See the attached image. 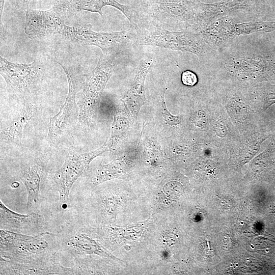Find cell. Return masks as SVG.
Here are the masks:
<instances>
[{
  "label": "cell",
  "instance_id": "obj_1",
  "mask_svg": "<svg viewBox=\"0 0 275 275\" xmlns=\"http://www.w3.org/2000/svg\"><path fill=\"white\" fill-rule=\"evenodd\" d=\"M51 234L27 235L10 230L0 231L1 258L20 263L47 265L57 262L52 249Z\"/></svg>",
  "mask_w": 275,
  "mask_h": 275
},
{
  "label": "cell",
  "instance_id": "obj_2",
  "mask_svg": "<svg viewBox=\"0 0 275 275\" xmlns=\"http://www.w3.org/2000/svg\"><path fill=\"white\" fill-rule=\"evenodd\" d=\"M136 45H148L174 50L189 52L200 57L205 50V41L199 33L182 31H174L141 25L134 29Z\"/></svg>",
  "mask_w": 275,
  "mask_h": 275
},
{
  "label": "cell",
  "instance_id": "obj_3",
  "mask_svg": "<svg viewBox=\"0 0 275 275\" xmlns=\"http://www.w3.org/2000/svg\"><path fill=\"white\" fill-rule=\"evenodd\" d=\"M142 16L152 27L171 31L187 27L191 11L182 0H144Z\"/></svg>",
  "mask_w": 275,
  "mask_h": 275
},
{
  "label": "cell",
  "instance_id": "obj_4",
  "mask_svg": "<svg viewBox=\"0 0 275 275\" xmlns=\"http://www.w3.org/2000/svg\"><path fill=\"white\" fill-rule=\"evenodd\" d=\"M116 57L101 52L96 67L85 81L79 101L78 120L81 123L90 122L98 98L114 69Z\"/></svg>",
  "mask_w": 275,
  "mask_h": 275
},
{
  "label": "cell",
  "instance_id": "obj_5",
  "mask_svg": "<svg viewBox=\"0 0 275 275\" xmlns=\"http://www.w3.org/2000/svg\"><path fill=\"white\" fill-rule=\"evenodd\" d=\"M109 149L107 140L102 146L95 150L67 156L59 169L49 172L59 192L60 202L64 203L67 201L72 185L87 170L92 160Z\"/></svg>",
  "mask_w": 275,
  "mask_h": 275
},
{
  "label": "cell",
  "instance_id": "obj_6",
  "mask_svg": "<svg viewBox=\"0 0 275 275\" xmlns=\"http://www.w3.org/2000/svg\"><path fill=\"white\" fill-rule=\"evenodd\" d=\"M64 69L69 84V91L65 102L59 112L50 118L48 135L52 141H56L75 114L77 107L76 97L84 85V74L80 67L67 66L57 62Z\"/></svg>",
  "mask_w": 275,
  "mask_h": 275
},
{
  "label": "cell",
  "instance_id": "obj_7",
  "mask_svg": "<svg viewBox=\"0 0 275 275\" xmlns=\"http://www.w3.org/2000/svg\"><path fill=\"white\" fill-rule=\"evenodd\" d=\"M132 36L129 31L97 32L90 24L72 26L70 39L84 45H94L103 54L117 56Z\"/></svg>",
  "mask_w": 275,
  "mask_h": 275
},
{
  "label": "cell",
  "instance_id": "obj_8",
  "mask_svg": "<svg viewBox=\"0 0 275 275\" xmlns=\"http://www.w3.org/2000/svg\"><path fill=\"white\" fill-rule=\"evenodd\" d=\"M71 29L55 7L46 10L26 9L24 32L30 38L59 34L70 39Z\"/></svg>",
  "mask_w": 275,
  "mask_h": 275
},
{
  "label": "cell",
  "instance_id": "obj_9",
  "mask_svg": "<svg viewBox=\"0 0 275 275\" xmlns=\"http://www.w3.org/2000/svg\"><path fill=\"white\" fill-rule=\"evenodd\" d=\"M39 71L35 61L30 64H20L0 57L1 75L10 91L22 93L29 91L38 79Z\"/></svg>",
  "mask_w": 275,
  "mask_h": 275
},
{
  "label": "cell",
  "instance_id": "obj_10",
  "mask_svg": "<svg viewBox=\"0 0 275 275\" xmlns=\"http://www.w3.org/2000/svg\"><path fill=\"white\" fill-rule=\"evenodd\" d=\"M109 6L120 11L128 19L133 29L139 23L138 12L130 7L118 3L116 0H61L55 7L61 13H77L82 10L98 13L102 16V9Z\"/></svg>",
  "mask_w": 275,
  "mask_h": 275
},
{
  "label": "cell",
  "instance_id": "obj_11",
  "mask_svg": "<svg viewBox=\"0 0 275 275\" xmlns=\"http://www.w3.org/2000/svg\"><path fill=\"white\" fill-rule=\"evenodd\" d=\"M64 246L75 258L94 254L120 261L97 240L84 232L78 231L71 235L65 241Z\"/></svg>",
  "mask_w": 275,
  "mask_h": 275
},
{
  "label": "cell",
  "instance_id": "obj_12",
  "mask_svg": "<svg viewBox=\"0 0 275 275\" xmlns=\"http://www.w3.org/2000/svg\"><path fill=\"white\" fill-rule=\"evenodd\" d=\"M71 267L58 262L47 265L20 263L1 258V274H72Z\"/></svg>",
  "mask_w": 275,
  "mask_h": 275
},
{
  "label": "cell",
  "instance_id": "obj_13",
  "mask_svg": "<svg viewBox=\"0 0 275 275\" xmlns=\"http://www.w3.org/2000/svg\"><path fill=\"white\" fill-rule=\"evenodd\" d=\"M35 112L34 105L25 103L19 115L1 131V140L9 144H20L23 127L34 116Z\"/></svg>",
  "mask_w": 275,
  "mask_h": 275
},
{
  "label": "cell",
  "instance_id": "obj_14",
  "mask_svg": "<svg viewBox=\"0 0 275 275\" xmlns=\"http://www.w3.org/2000/svg\"><path fill=\"white\" fill-rule=\"evenodd\" d=\"M154 64L151 57L142 60L138 67L135 77L130 89L124 97L126 101L130 104L140 105L145 100L144 85L146 77Z\"/></svg>",
  "mask_w": 275,
  "mask_h": 275
},
{
  "label": "cell",
  "instance_id": "obj_15",
  "mask_svg": "<svg viewBox=\"0 0 275 275\" xmlns=\"http://www.w3.org/2000/svg\"><path fill=\"white\" fill-rule=\"evenodd\" d=\"M1 227L11 230H22L35 224L38 215L36 213L20 214L6 207L0 201ZM7 229V230H8Z\"/></svg>",
  "mask_w": 275,
  "mask_h": 275
},
{
  "label": "cell",
  "instance_id": "obj_16",
  "mask_svg": "<svg viewBox=\"0 0 275 275\" xmlns=\"http://www.w3.org/2000/svg\"><path fill=\"white\" fill-rule=\"evenodd\" d=\"M43 173V168L38 163L27 167L23 171L21 180L23 183L28 195L27 208L38 200L40 186Z\"/></svg>",
  "mask_w": 275,
  "mask_h": 275
},
{
  "label": "cell",
  "instance_id": "obj_17",
  "mask_svg": "<svg viewBox=\"0 0 275 275\" xmlns=\"http://www.w3.org/2000/svg\"><path fill=\"white\" fill-rule=\"evenodd\" d=\"M128 169L122 159H116L111 162L100 165L92 180L93 186L115 178H124Z\"/></svg>",
  "mask_w": 275,
  "mask_h": 275
},
{
  "label": "cell",
  "instance_id": "obj_18",
  "mask_svg": "<svg viewBox=\"0 0 275 275\" xmlns=\"http://www.w3.org/2000/svg\"><path fill=\"white\" fill-rule=\"evenodd\" d=\"M235 37L239 35H249L257 32H271L275 31V22L256 21L240 23H234Z\"/></svg>",
  "mask_w": 275,
  "mask_h": 275
},
{
  "label": "cell",
  "instance_id": "obj_19",
  "mask_svg": "<svg viewBox=\"0 0 275 275\" xmlns=\"http://www.w3.org/2000/svg\"><path fill=\"white\" fill-rule=\"evenodd\" d=\"M119 204V198L115 195L107 194L102 197V217L104 223H112L115 220Z\"/></svg>",
  "mask_w": 275,
  "mask_h": 275
},
{
  "label": "cell",
  "instance_id": "obj_20",
  "mask_svg": "<svg viewBox=\"0 0 275 275\" xmlns=\"http://www.w3.org/2000/svg\"><path fill=\"white\" fill-rule=\"evenodd\" d=\"M165 91L163 92L162 95L161 96V106H162V115L164 120L170 126H177L179 125L181 122V119L178 116L172 115L168 110L166 104L164 101V95Z\"/></svg>",
  "mask_w": 275,
  "mask_h": 275
},
{
  "label": "cell",
  "instance_id": "obj_21",
  "mask_svg": "<svg viewBox=\"0 0 275 275\" xmlns=\"http://www.w3.org/2000/svg\"><path fill=\"white\" fill-rule=\"evenodd\" d=\"M181 80L183 84L188 86H193L198 81L197 75L190 71H185L181 75Z\"/></svg>",
  "mask_w": 275,
  "mask_h": 275
},
{
  "label": "cell",
  "instance_id": "obj_22",
  "mask_svg": "<svg viewBox=\"0 0 275 275\" xmlns=\"http://www.w3.org/2000/svg\"><path fill=\"white\" fill-rule=\"evenodd\" d=\"M5 0H0V13H1V18H2L3 15V12L4 7V3Z\"/></svg>",
  "mask_w": 275,
  "mask_h": 275
},
{
  "label": "cell",
  "instance_id": "obj_23",
  "mask_svg": "<svg viewBox=\"0 0 275 275\" xmlns=\"http://www.w3.org/2000/svg\"><path fill=\"white\" fill-rule=\"evenodd\" d=\"M19 186V183L17 182H15L14 183H12L11 186L13 187V188H16L18 186Z\"/></svg>",
  "mask_w": 275,
  "mask_h": 275
},
{
  "label": "cell",
  "instance_id": "obj_24",
  "mask_svg": "<svg viewBox=\"0 0 275 275\" xmlns=\"http://www.w3.org/2000/svg\"><path fill=\"white\" fill-rule=\"evenodd\" d=\"M273 211L275 213V206L273 208Z\"/></svg>",
  "mask_w": 275,
  "mask_h": 275
}]
</instances>
